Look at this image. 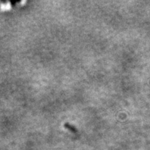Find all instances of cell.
Masks as SVG:
<instances>
[{
  "label": "cell",
  "mask_w": 150,
  "mask_h": 150,
  "mask_svg": "<svg viewBox=\"0 0 150 150\" xmlns=\"http://www.w3.org/2000/svg\"><path fill=\"white\" fill-rule=\"evenodd\" d=\"M64 126L67 128V129L70 130L71 131H72V132L77 131V128H76V127H75L74 125H72V124H70L69 123H65V124H64Z\"/></svg>",
  "instance_id": "6da1fadb"
}]
</instances>
